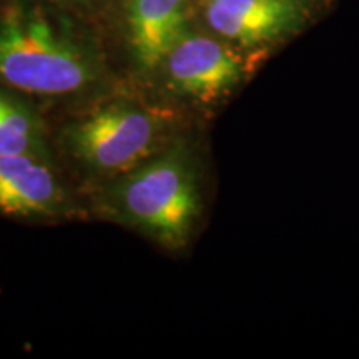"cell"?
Returning a JSON list of instances; mask_svg holds the SVG:
<instances>
[{"label": "cell", "mask_w": 359, "mask_h": 359, "mask_svg": "<svg viewBox=\"0 0 359 359\" xmlns=\"http://www.w3.org/2000/svg\"><path fill=\"white\" fill-rule=\"evenodd\" d=\"M100 77L98 58L70 27L39 6L0 8V85L42 97H67Z\"/></svg>", "instance_id": "1"}, {"label": "cell", "mask_w": 359, "mask_h": 359, "mask_svg": "<svg viewBox=\"0 0 359 359\" xmlns=\"http://www.w3.org/2000/svg\"><path fill=\"white\" fill-rule=\"evenodd\" d=\"M110 206L160 243L185 245L200 212L198 182L187 151L170 148L123 173L111 187Z\"/></svg>", "instance_id": "2"}, {"label": "cell", "mask_w": 359, "mask_h": 359, "mask_svg": "<svg viewBox=\"0 0 359 359\" xmlns=\"http://www.w3.org/2000/svg\"><path fill=\"white\" fill-rule=\"evenodd\" d=\"M161 130L154 111L116 102L72 122L62 142L92 172L123 175L154 156Z\"/></svg>", "instance_id": "3"}, {"label": "cell", "mask_w": 359, "mask_h": 359, "mask_svg": "<svg viewBox=\"0 0 359 359\" xmlns=\"http://www.w3.org/2000/svg\"><path fill=\"white\" fill-rule=\"evenodd\" d=\"M308 0H208L206 20L215 32L243 47L276 42L298 32Z\"/></svg>", "instance_id": "4"}, {"label": "cell", "mask_w": 359, "mask_h": 359, "mask_svg": "<svg viewBox=\"0 0 359 359\" xmlns=\"http://www.w3.org/2000/svg\"><path fill=\"white\" fill-rule=\"evenodd\" d=\"M170 85L201 102L226 95L241 79V60L231 48L205 35H185L163 60Z\"/></svg>", "instance_id": "5"}, {"label": "cell", "mask_w": 359, "mask_h": 359, "mask_svg": "<svg viewBox=\"0 0 359 359\" xmlns=\"http://www.w3.org/2000/svg\"><path fill=\"white\" fill-rule=\"evenodd\" d=\"M65 193L39 155L0 156V213L19 217L55 215Z\"/></svg>", "instance_id": "6"}, {"label": "cell", "mask_w": 359, "mask_h": 359, "mask_svg": "<svg viewBox=\"0 0 359 359\" xmlns=\"http://www.w3.org/2000/svg\"><path fill=\"white\" fill-rule=\"evenodd\" d=\"M130 43L142 69H155L187 35V0H130Z\"/></svg>", "instance_id": "7"}, {"label": "cell", "mask_w": 359, "mask_h": 359, "mask_svg": "<svg viewBox=\"0 0 359 359\" xmlns=\"http://www.w3.org/2000/svg\"><path fill=\"white\" fill-rule=\"evenodd\" d=\"M42 125L25 103L0 90V156L42 154Z\"/></svg>", "instance_id": "8"}]
</instances>
